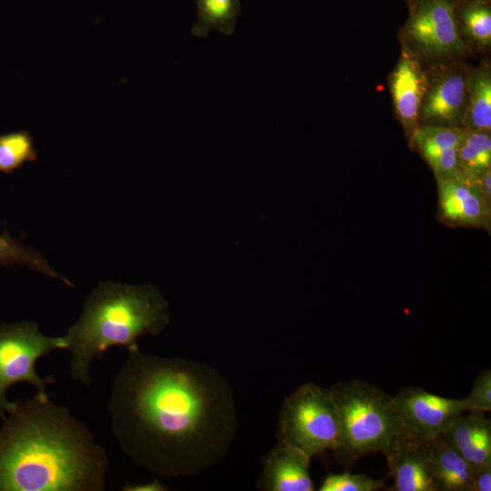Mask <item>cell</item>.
Segmentation results:
<instances>
[{"instance_id": "1", "label": "cell", "mask_w": 491, "mask_h": 491, "mask_svg": "<svg viewBox=\"0 0 491 491\" xmlns=\"http://www.w3.org/2000/svg\"><path fill=\"white\" fill-rule=\"evenodd\" d=\"M109 414L123 452L163 476H195L218 463L237 432L228 381L212 366L129 350Z\"/></svg>"}, {"instance_id": "2", "label": "cell", "mask_w": 491, "mask_h": 491, "mask_svg": "<svg viewBox=\"0 0 491 491\" xmlns=\"http://www.w3.org/2000/svg\"><path fill=\"white\" fill-rule=\"evenodd\" d=\"M0 429V491H103L109 463L86 426L47 393L11 402Z\"/></svg>"}, {"instance_id": "3", "label": "cell", "mask_w": 491, "mask_h": 491, "mask_svg": "<svg viewBox=\"0 0 491 491\" xmlns=\"http://www.w3.org/2000/svg\"><path fill=\"white\" fill-rule=\"evenodd\" d=\"M168 304L151 284L102 282L88 296L82 315L65 338L71 352V377L90 385L89 367L111 346L139 348L137 339L158 335L169 324Z\"/></svg>"}, {"instance_id": "4", "label": "cell", "mask_w": 491, "mask_h": 491, "mask_svg": "<svg viewBox=\"0 0 491 491\" xmlns=\"http://www.w3.org/2000/svg\"><path fill=\"white\" fill-rule=\"evenodd\" d=\"M339 419V436L333 451L350 463L380 452L385 455L394 440L406 431L394 396L362 380L337 383L328 388Z\"/></svg>"}, {"instance_id": "5", "label": "cell", "mask_w": 491, "mask_h": 491, "mask_svg": "<svg viewBox=\"0 0 491 491\" xmlns=\"http://www.w3.org/2000/svg\"><path fill=\"white\" fill-rule=\"evenodd\" d=\"M338 436V415L328 389L306 383L283 402L278 417V442L297 448L312 459L328 450L334 451Z\"/></svg>"}, {"instance_id": "6", "label": "cell", "mask_w": 491, "mask_h": 491, "mask_svg": "<svg viewBox=\"0 0 491 491\" xmlns=\"http://www.w3.org/2000/svg\"><path fill=\"white\" fill-rule=\"evenodd\" d=\"M65 336L48 337L40 333L35 323L25 321L0 326V416L3 419L11 402L5 397L8 387L16 383H28L38 393H46V386L55 383L53 376L42 377L35 368L43 356L57 349H66Z\"/></svg>"}, {"instance_id": "7", "label": "cell", "mask_w": 491, "mask_h": 491, "mask_svg": "<svg viewBox=\"0 0 491 491\" xmlns=\"http://www.w3.org/2000/svg\"><path fill=\"white\" fill-rule=\"evenodd\" d=\"M406 33L428 55H452L464 48L456 0H413Z\"/></svg>"}, {"instance_id": "8", "label": "cell", "mask_w": 491, "mask_h": 491, "mask_svg": "<svg viewBox=\"0 0 491 491\" xmlns=\"http://www.w3.org/2000/svg\"><path fill=\"white\" fill-rule=\"evenodd\" d=\"M394 399L406 430L426 441L441 436L456 416L466 412L462 398L443 397L420 387H406Z\"/></svg>"}, {"instance_id": "9", "label": "cell", "mask_w": 491, "mask_h": 491, "mask_svg": "<svg viewBox=\"0 0 491 491\" xmlns=\"http://www.w3.org/2000/svg\"><path fill=\"white\" fill-rule=\"evenodd\" d=\"M394 480L392 491H438L430 461V441L409 431L396 437L385 453Z\"/></svg>"}, {"instance_id": "10", "label": "cell", "mask_w": 491, "mask_h": 491, "mask_svg": "<svg viewBox=\"0 0 491 491\" xmlns=\"http://www.w3.org/2000/svg\"><path fill=\"white\" fill-rule=\"evenodd\" d=\"M311 458L285 443L271 449L263 459L258 488L265 491H313L309 475Z\"/></svg>"}, {"instance_id": "11", "label": "cell", "mask_w": 491, "mask_h": 491, "mask_svg": "<svg viewBox=\"0 0 491 491\" xmlns=\"http://www.w3.org/2000/svg\"><path fill=\"white\" fill-rule=\"evenodd\" d=\"M436 180L440 212L446 221L456 225L489 227L490 206L485 201L478 184Z\"/></svg>"}, {"instance_id": "12", "label": "cell", "mask_w": 491, "mask_h": 491, "mask_svg": "<svg viewBox=\"0 0 491 491\" xmlns=\"http://www.w3.org/2000/svg\"><path fill=\"white\" fill-rule=\"evenodd\" d=\"M427 83L418 62L407 52L399 59L391 78V93L396 113L409 134L414 135Z\"/></svg>"}, {"instance_id": "13", "label": "cell", "mask_w": 491, "mask_h": 491, "mask_svg": "<svg viewBox=\"0 0 491 491\" xmlns=\"http://www.w3.org/2000/svg\"><path fill=\"white\" fill-rule=\"evenodd\" d=\"M485 413L456 416L441 436L473 469L491 465V423Z\"/></svg>"}, {"instance_id": "14", "label": "cell", "mask_w": 491, "mask_h": 491, "mask_svg": "<svg viewBox=\"0 0 491 491\" xmlns=\"http://www.w3.org/2000/svg\"><path fill=\"white\" fill-rule=\"evenodd\" d=\"M468 91L464 73L452 71L442 75L429 89L427 87L420 115L447 125L458 123L466 110Z\"/></svg>"}, {"instance_id": "15", "label": "cell", "mask_w": 491, "mask_h": 491, "mask_svg": "<svg viewBox=\"0 0 491 491\" xmlns=\"http://www.w3.org/2000/svg\"><path fill=\"white\" fill-rule=\"evenodd\" d=\"M430 461L438 491H471L472 466L441 436L430 441Z\"/></svg>"}, {"instance_id": "16", "label": "cell", "mask_w": 491, "mask_h": 491, "mask_svg": "<svg viewBox=\"0 0 491 491\" xmlns=\"http://www.w3.org/2000/svg\"><path fill=\"white\" fill-rule=\"evenodd\" d=\"M196 20L191 28L195 37H207L213 31L225 35L235 33L241 14L239 0H195Z\"/></svg>"}, {"instance_id": "17", "label": "cell", "mask_w": 491, "mask_h": 491, "mask_svg": "<svg viewBox=\"0 0 491 491\" xmlns=\"http://www.w3.org/2000/svg\"><path fill=\"white\" fill-rule=\"evenodd\" d=\"M457 153L466 181L477 184L484 173L490 169L491 137L489 133L466 129Z\"/></svg>"}, {"instance_id": "18", "label": "cell", "mask_w": 491, "mask_h": 491, "mask_svg": "<svg viewBox=\"0 0 491 491\" xmlns=\"http://www.w3.org/2000/svg\"><path fill=\"white\" fill-rule=\"evenodd\" d=\"M457 23L477 43L488 45L491 42V8L487 0H456Z\"/></svg>"}, {"instance_id": "19", "label": "cell", "mask_w": 491, "mask_h": 491, "mask_svg": "<svg viewBox=\"0 0 491 491\" xmlns=\"http://www.w3.org/2000/svg\"><path fill=\"white\" fill-rule=\"evenodd\" d=\"M467 105V130L490 132L491 129V77L487 71L476 75Z\"/></svg>"}, {"instance_id": "20", "label": "cell", "mask_w": 491, "mask_h": 491, "mask_svg": "<svg viewBox=\"0 0 491 491\" xmlns=\"http://www.w3.org/2000/svg\"><path fill=\"white\" fill-rule=\"evenodd\" d=\"M36 158L37 153L29 133L16 131L0 135V172L12 173Z\"/></svg>"}, {"instance_id": "21", "label": "cell", "mask_w": 491, "mask_h": 491, "mask_svg": "<svg viewBox=\"0 0 491 491\" xmlns=\"http://www.w3.org/2000/svg\"><path fill=\"white\" fill-rule=\"evenodd\" d=\"M25 265L47 276L57 278L69 286L73 285L66 278L54 271L44 256L29 247L6 235H0V265Z\"/></svg>"}, {"instance_id": "22", "label": "cell", "mask_w": 491, "mask_h": 491, "mask_svg": "<svg viewBox=\"0 0 491 491\" xmlns=\"http://www.w3.org/2000/svg\"><path fill=\"white\" fill-rule=\"evenodd\" d=\"M466 130L456 127L424 126L413 135L415 145L424 158L448 148H458Z\"/></svg>"}, {"instance_id": "23", "label": "cell", "mask_w": 491, "mask_h": 491, "mask_svg": "<svg viewBox=\"0 0 491 491\" xmlns=\"http://www.w3.org/2000/svg\"><path fill=\"white\" fill-rule=\"evenodd\" d=\"M384 487L381 480H377L365 474H342L328 475L321 486L319 491H376Z\"/></svg>"}, {"instance_id": "24", "label": "cell", "mask_w": 491, "mask_h": 491, "mask_svg": "<svg viewBox=\"0 0 491 491\" xmlns=\"http://www.w3.org/2000/svg\"><path fill=\"white\" fill-rule=\"evenodd\" d=\"M436 179L466 182L459 163L457 148H448L425 158Z\"/></svg>"}, {"instance_id": "25", "label": "cell", "mask_w": 491, "mask_h": 491, "mask_svg": "<svg viewBox=\"0 0 491 491\" xmlns=\"http://www.w3.org/2000/svg\"><path fill=\"white\" fill-rule=\"evenodd\" d=\"M466 412L486 413L491 410V370L481 372L467 396L462 398Z\"/></svg>"}, {"instance_id": "26", "label": "cell", "mask_w": 491, "mask_h": 491, "mask_svg": "<svg viewBox=\"0 0 491 491\" xmlns=\"http://www.w3.org/2000/svg\"><path fill=\"white\" fill-rule=\"evenodd\" d=\"M491 490V465L473 470L471 491Z\"/></svg>"}, {"instance_id": "27", "label": "cell", "mask_w": 491, "mask_h": 491, "mask_svg": "<svg viewBox=\"0 0 491 491\" xmlns=\"http://www.w3.org/2000/svg\"><path fill=\"white\" fill-rule=\"evenodd\" d=\"M121 490L123 491H165L167 490L166 486L160 481L154 479L150 483L142 484V485H131L125 483Z\"/></svg>"}, {"instance_id": "28", "label": "cell", "mask_w": 491, "mask_h": 491, "mask_svg": "<svg viewBox=\"0 0 491 491\" xmlns=\"http://www.w3.org/2000/svg\"><path fill=\"white\" fill-rule=\"evenodd\" d=\"M491 172L490 169L486 170L484 175L480 177L477 184L480 188L481 194L486 202V204L490 206L491 205Z\"/></svg>"}]
</instances>
